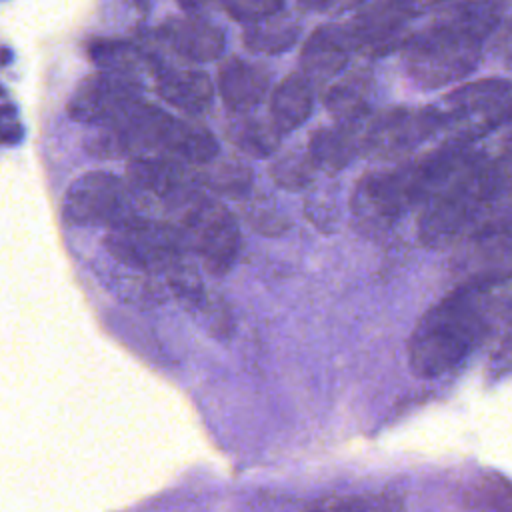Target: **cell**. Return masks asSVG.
<instances>
[{"label":"cell","mask_w":512,"mask_h":512,"mask_svg":"<svg viewBox=\"0 0 512 512\" xmlns=\"http://www.w3.org/2000/svg\"><path fill=\"white\" fill-rule=\"evenodd\" d=\"M328 200H332V198L316 194V196H310L306 202V214H308L310 222H314L322 230H330L334 226V218L338 216V210Z\"/></svg>","instance_id":"f1b7e54d"},{"label":"cell","mask_w":512,"mask_h":512,"mask_svg":"<svg viewBox=\"0 0 512 512\" xmlns=\"http://www.w3.org/2000/svg\"><path fill=\"white\" fill-rule=\"evenodd\" d=\"M438 136V116L430 106H390L372 112L358 126L360 154L376 162L410 158L422 144Z\"/></svg>","instance_id":"8992f818"},{"label":"cell","mask_w":512,"mask_h":512,"mask_svg":"<svg viewBox=\"0 0 512 512\" xmlns=\"http://www.w3.org/2000/svg\"><path fill=\"white\" fill-rule=\"evenodd\" d=\"M488 288L462 284L420 316L408 340V364L416 376H442L480 344L488 328Z\"/></svg>","instance_id":"7a4b0ae2"},{"label":"cell","mask_w":512,"mask_h":512,"mask_svg":"<svg viewBox=\"0 0 512 512\" xmlns=\"http://www.w3.org/2000/svg\"><path fill=\"white\" fill-rule=\"evenodd\" d=\"M502 14L500 0H456L438 8L400 46L410 82L422 90H434L470 76L504 20Z\"/></svg>","instance_id":"6da1fadb"},{"label":"cell","mask_w":512,"mask_h":512,"mask_svg":"<svg viewBox=\"0 0 512 512\" xmlns=\"http://www.w3.org/2000/svg\"><path fill=\"white\" fill-rule=\"evenodd\" d=\"M128 184L136 194L152 196L176 208L200 192V174L194 166L164 158V156H138L128 162Z\"/></svg>","instance_id":"7c38bea8"},{"label":"cell","mask_w":512,"mask_h":512,"mask_svg":"<svg viewBox=\"0 0 512 512\" xmlns=\"http://www.w3.org/2000/svg\"><path fill=\"white\" fill-rule=\"evenodd\" d=\"M474 244L488 256L512 258V216L488 220L476 230Z\"/></svg>","instance_id":"484cf974"},{"label":"cell","mask_w":512,"mask_h":512,"mask_svg":"<svg viewBox=\"0 0 512 512\" xmlns=\"http://www.w3.org/2000/svg\"><path fill=\"white\" fill-rule=\"evenodd\" d=\"M108 254L122 266L144 274H168L190 252L172 224L134 218L112 228L104 240Z\"/></svg>","instance_id":"ba28073f"},{"label":"cell","mask_w":512,"mask_h":512,"mask_svg":"<svg viewBox=\"0 0 512 512\" xmlns=\"http://www.w3.org/2000/svg\"><path fill=\"white\" fill-rule=\"evenodd\" d=\"M314 110V84L302 74L292 72L280 80L270 96V120L280 134L300 128Z\"/></svg>","instance_id":"d6986e66"},{"label":"cell","mask_w":512,"mask_h":512,"mask_svg":"<svg viewBox=\"0 0 512 512\" xmlns=\"http://www.w3.org/2000/svg\"><path fill=\"white\" fill-rule=\"evenodd\" d=\"M428 0H362L356 14L346 22L356 52L386 54L406 40V26Z\"/></svg>","instance_id":"30bf717a"},{"label":"cell","mask_w":512,"mask_h":512,"mask_svg":"<svg viewBox=\"0 0 512 512\" xmlns=\"http://www.w3.org/2000/svg\"><path fill=\"white\" fill-rule=\"evenodd\" d=\"M434 108L442 142L476 146L512 122V80L490 76L466 82Z\"/></svg>","instance_id":"277c9868"},{"label":"cell","mask_w":512,"mask_h":512,"mask_svg":"<svg viewBox=\"0 0 512 512\" xmlns=\"http://www.w3.org/2000/svg\"><path fill=\"white\" fill-rule=\"evenodd\" d=\"M270 88V74L254 62L232 58L218 72V94L228 110L248 114Z\"/></svg>","instance_id":"9a60e30c"},{"label":"cell","mask_w":512,"mask_h":512,"mask_svg":"<svg viewBox=\"0 0 512 512\" xmlns=\"http://www.w3.org/2000/svg\"><path fill=\"white\" fill-rule=\"evenodd\" d=\"M492 54L512 70V16L504 18L490 40Z\"/></svg>","instance_id":"f546056e"},{"label":"cell","mask_w":512,"mask_h":512,"mask_svg":"<svg viewBox=\"0 0 512 512\" xmlns=\"http://www.w3.org/2000/svg\"><path fill=\"white\" fill-rule=\"evenodd\" d=\"M250 170L238 162H222L216 168H208L200 174L202 184L228 196L244 194L250 188Z\"/></svg>","instance_id":"d4e9b609"},{"label":"cell","mask_w":512,"mask_h":512,"mask_svg":"<svg viewBox=\"0 0 512 512\" xmlns=\"http://www.w3.org/2000/svg\"><path fill=\"white\" fill-rule=\"evenodd\" d=\"M90 60L100 72H110L138 80L142 72H154L158 76V62L138 44L120 38H98L88 46Z\"/></svg>","instance_id":"ffe728a7"},{"label":"cell","mask_w":512,"mask_h":512,"mask_svg":"<svg viewBox=\"0 0 512 512\" xmlns=\"http://www.w3.org/2000/svg\"><path fill=\"white\" fill-rule=\"evenodd\" d=\"M24 136L20 112L12 104H0V146L18 144Z\"/></svg>","instance_id":"83f0119b"},{"label":"cell","mask_w":512,"mask_h":512,"mask_svg":"<svg viewBox=\"0 0 512 512\" xmlns=\"http://www.w3.org/2000/svg\"><path fill=\"white\" fill-rule=\"evenodd\" d=\"M512 194V158L482 152L460 176L434 194L418 220L420 240L430 248L452 244L484 212Z\"/></svg>","instance_id":"3957f363"},{"label":"cell","mask_w":512,"mask_h":512,"mask_svg":"<svg viewBox=\"0 0 512 512\" xmlns=\"http://www.w3.org/2000/svg\"><path fill=\"white\" fill-rule=\"evenodd\" d=\"M156 92L170 106L190 116L204 114L214 100V84L202 70L168 68L156 76Z\"/></svg>","instance_id":"ac0fdd59"},{"label":"cell","mask_w":512,"mask_h":512,"mask_svg":"<svg viewBox=\"0 0 512 512\" xmlns=\"http://www.w3.org/2000/svg\"><path fill=\"white\" fill-rule=\"evenodd\" d=\"M160 32L176 54L194 62H210L224 52V32L198 14L170 18Z\"/></svg>","instance_id":"5bb4252c"},{"label":"cell","mask_w":512,"mask_h":512,"mask_svg":"<svg viewBox=\"0 0 512 512\" xmlns=\"http://www.w3.org/2000/svg\"><path fill=\"white\" fill-rule=\"evenodd\" d=\"M282 134L272 120L242 116L228 126V140L248 156L264 158L278 150Z\"/></svg>","instance_id":"603a6c76"},{"label":"cell","mask_w":512,"mask_h":512,"mask_svg":"<svg viewBox=\"0 0 512 512\" xmlns=\"http://www.w3.org/2000/svg\"><path fill=\"white\" fill-rule=\"evenodd\" d=\"M316 170L318 168L314 166L308 150H288L272 162L270 176L278 186L296 192L314 182Z\"/></svg>","instance_id":"cb8c5ba5"},{"label":"cell","mask_w":512,"mask_h":512,"mask_svg":"<svg viewBox=\"0 0 512 512\" xmlns=\"http://www.w3.org/2000/svg\"><path fill=\"white\" fill-rule=\"evenodd\" d=\"M142 100V86L134 78L96 72L86 76L68 100V114L82 124L106 126Z\"/></svg>","instance_id":"8fae6325"},{"label":"cell","mask_w":512,"mask_h":512,"mask_svg":"<svg viewBox=\"0 0 512 512\" xmlns=\"http://www.w3.org/2000/svg\"><path fill=\"white\" fill-rule=\"evenodd\" d=\"M374 78L368 70H352L338 76L324 94V106L336 124H362L372 114Z\"/></svg>","instance_id":"2e32d148"},{"label":"cell","mask_w":512,"mask_h":512,"mask_svg":"<svg viewBox=\"0 0 512 512\" xmlns=\"http://www.w3.org/2000/svg\"><path fill=\"white\" fill-rule=\"evenodd\" d=\"M222 4L234 20L246 24L270 18L284 8V0H222Z\"/></svg>","instance_id":"4316f807"},{"label":"cell","mask_w":512,"mask_h":512,"mask_svg":"<svg viewBox=\"0 0 512 512\" xmlns=\"http://www.w3.org/2000/svg\"><path fill=\"white\" fill-rule=\"evenodd\" d=\"M180 4V8H184L186 12L190 14H200L204 10H208L210 6H214L216 2H222V0H176Z\"/></svg>","instance_id":"1f68e13d"},{"label":"cell","mask_w":512,"mask_h":512,"mask_svg":"<svg viewBox=\"0 0 512 512\" xmlns=\"http://www.w3.org/2000/svg\"><path fill=\"white\" fill-rule=\"evenodd\" d=\"M412 208L416 206L400 166L366 172L350 196L352 222L366 236L386 234Z\"/></svg>","instance_id":"9c48e42d"},{"label":"cell","mask_w":512,"mask_h":512,"mask_svg":"<svg viewBox=\"0 0 512 512\" xmlns=\"http://www.w3.org/2000/svg\"><path fill=\"white\" fill-rule=\"evenodd\" d=\"M354 52L356 46L346 24H322L306 38L302 46L300 72L312 84L336 80L348 68Z\"/></svg>","instance_id":"4fadbf2b"},{"label":"cell","mask_w":512,"mask_h":512,"mask_svg":"<svg viewBox=\"0 0 512 512\" xmlns=\"http://www.w3.org/2000/svg\"><path fill=\"white\" fill-rule=\"evenodd\" d=\"M64 218L76 226L118 228L142 214L132 186L110 172H86L70 184L62 202Z\"/></svg>","instance_id":"52a82bcc"},{"label":"cell","mask_w":512,"mask_h":512,"mask_svg":"<svg viewBox=\"0 0 512 512\" xmlns=\"http://www.w3.org/2000/svg\"><path fill=\"white\" fill-rule=\"evenodd\" d=\"M358 126L334 124L314 130L306 148L314 166L330 174L344 170L360 154Z\"/></svg>","instance_id":"44dd1931"},{"label":"cell","mask_w":512,"mask_h":512,"mask_svg":"<svg viewBox=\"0 0 512 512\" xmlns=\"http://www.w3.org/2000/svg\"><path fill=\"white\" fill-rule=\"evenodd\" d=\"M300 36V26L288 14H274L260 22L248 24L244 32V44L252 52L260 54H278L296 44Z\"/></svg>","instance_id":"7402d4cb"},{"label":"cell","mask_w":512,"mask_h":512,"mask_svg":"<svg viewBox=\"0 0 512 512\" xmlns=\"http://www.w3.org/2000/svg\"><path fill=\"white\" fill-rule=\"evenodd\" d=\"M156 156L172 158L188 166L200 168L216 160L218 142L204 124L172 116L164 130Z\"/></svg>","instance_id":"e0dca14e"},{"label":"cell","mask_w":512,"mask_h":512,"mask_svg":"<svg viewBox=\"0 0 512 512\" xmlns=\"http://www.w3.org/2000/svg\"><path fill=\"white\" fill-rule=\"evenodd\" d=\"M174 210L176 220L172 226L184 248L198 256L210 274L224 276L234 266L240 252V228L232 212L222 202L202 192Z\"/></svg>","instance_id":"5b68a950"},{"label":"cell","mask_w":512,"mask_h":512,"mask_svg":"<svg viewBox=\"0 0 512 512\" xmlns=\"http://www.w3.org/2000/svg\"><path fill=\"white\" fill-rule=\"evenodd\" d=\"M298 8L304 12H342L358 8L362 0H296Z\"/></svg>","instance_id":"4dcf8cb0"}]
</instances>
